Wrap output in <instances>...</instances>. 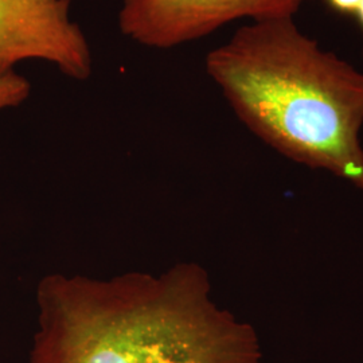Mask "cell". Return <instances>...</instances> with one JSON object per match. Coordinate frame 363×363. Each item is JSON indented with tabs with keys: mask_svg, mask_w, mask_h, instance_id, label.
I'll list each match as a JSON object with an SVG mask.
<instances>
[{
	"mask_svg": "<svg viewBox=\"0 0 363 363\" xmlns=\"http://www.w3.org/2000/svg\"><path fill=\"white\" fill-rule=\"evenodd\" d=\"M28 363H262L253 325L211 298L196 262L109 279L48 274Z\"/></svg>",
	"mask_w": 363,
	"mask_h": 363,
	"instance_id": "1",
	"label": "cell"
},
{
	"mask_svg": "<svg viewBox=\"0 0 363 363\" xmlns=\"http://www.w3.org/2000/svg\"><path fill=\"white\" fill-rule=\"evenodd\" d=\"M205 65L262 142L363 191V72L322 49L294 18L240 27Z\"/></svg>",
	"mask_w": 363,
	"mask_h": 363,
	"instance_id": "2",
	"label": "cell"
},
{
	"mask_svg": "<svg viewBox=\"0 0 363 363\" xmlns=\"http://www.w3.org/2000/svg\"><path fill=\"white\" fill-rule=\"evenodd\" d=\"M306 0H123L120 31L151 49H172L203 38L238 19L294 18Z\"/></svg>",
	"mask_w": 363,
	"mask_h": 363,
	"instance_id": "3",
	"label": "cell"
},
{
	"mask_svg": "<svg viewBox=\"0 0 363 363\" xmlns=\"http://www.w3.org/2000/svg\"><path fill=\"white\" fill-rule=\"evenodd\" d=\"M40 60L66 77L93 72L89 40L70 15V0H0V61Z\"/></svg>",
	"mask_w": 363,
	"mask_h": 363,
	"instance_id": "4",
	"label": "cell"
},
{
	"mask_svg": "<svg viewBox=\"0 0 363 363\" xmlns=\"http://www.w3.org/2000/svg\"><path fill=\"white\" fill-rule=\"evenodd\" d=\"M30 91L28 79L15 72L13 65L0 61V111L25 103Z\"/></svg>",
	"mask_w": 363,
	"mask_h": 363,
	"instance_id": "5",
	"label": "cell"
},
{
	"mask_svg": "<svg viewBox=\"0 0 363 363\" xmlns=\"http://www.w3.org/2000/svg\"><path fill=\"white\" fill-rule=\"evenodd\" d=\"M330 10L340 15H355L362 0H325Z\"/></svg>",
	"mask_w": 363,
	"mask_h": 363,
	"instance_id": "6",
	"label": "cell"
},
{
	"mask_svg": "<svg viewBox=\"0 0 363 363\" xmlns=\"http://www.w3.org/2000/svg\"><path fill=\"white\" fill-rule=\"evenodd\" d=\"M355 16H357V21H358V25L359 27L362 28L363 31V0L361 1V4H359V7H358V10H357V13H355Z\"/></svg>",
	"mask_w": 363,
	"mask_h": 363,
	"instance_id": "7",
	"label": "cell"
}]
</instances>
